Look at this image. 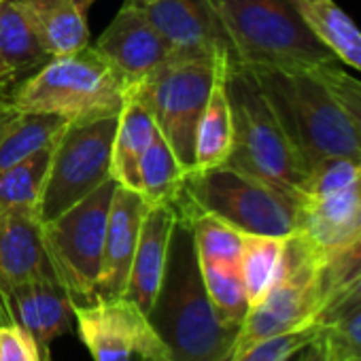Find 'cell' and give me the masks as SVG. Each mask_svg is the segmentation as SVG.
Returning a JSON list of instances; mask_svg holds the SVG:
<instances>
[{"instance_id": "f546056e", "label": "cell", "mask_w": 361, "mask_h": 361, "mask_svg": "<svg viewBox=\"0 0 361 361\" xmlns=\"http://www.w3.org/2000/svg\"><path fill=\"white\" fill-rule=\"evenodd\" d=\"M312 73L329 90V94L338 102L340 111L344 113L346 121L350 123L355 136L361 142V81L357 77L348 75L340 62L323 64Z\"/></svg>"}, {"instance_id": "83f0119b", "label": "cell", "mask_w": 361, "mask_h": 361, "mask_svg": "<svg viewBox=\"0 0 361 361\" xmlns=\"http://www.w3.org/2000/svg\"><path fill=\"white\" fill-rule=\"evenodd\" d=\"M54 145L28 157L26 161H20L7 168L5 172H0V209H16V207L39 209L45 180L49 174Z\"/></svg>"}, {"instance_id": "ab89813d", "label": "cell", "mask_w": 361, "mask_h": 361, "mask_svg": "<svg viewBox=\"0 0 361 361\" xmlns=\"http://www.w3.org/2000/svg\"><path fill=\"white\" fill-rule=\"evenodd\" d=\"M323 361H361V355H329V353L323 350Z\"/></svg>"}, {"instance_id": "9c48e42d", "label": "cell", "mask_w": 361, "mask_h": 361, "mask_svg": "<svg viewBox=\"0 0 361 361\" xmlns=\"http://www.w3.org/2000/svg\"><path fill=\"white\" fill-rule=\"evenodd\" d=\"M323 264L325 257L317 253L302 236H287L283 274L266 298L249 308V314L238 331L236 353H243L266 338L281 336L317 321L323 306Z\"/></svg>"}, {"instance_id": "8d00e7d4", "label": "cell", "mask_w": 361, "mask_h": 361, "mask_svg": "<svg viewBox=\"0 0 361 361\" xmlns=\"http://www.w3.org/2000/svg\"><path fill=\"white\" fill-rule=\"evenodd\" d=\"M20 113L13 109V104L9 102V98H0V142L7 136V132L11 130V126L18 121Z\"/></svg>"}, {"instance_id": "60d3db41", "label": "cell", "mask_w": 361, "mask_h": 361, "mask_svg": "<svg viewBox=\"0 0 361 361\" xmlns=\"http://www.w3.org/2000/svg\"><path fill=\"white\" fill-rule=\"evenodd\" d=\"M41 361H54L49 346H41Z\"/></svg>"}, {"instance_id": "7c38bea8", "label": "cell", "mask_w": 361, "mask_h": 361, "mask_svg": "<svg viewBox=\"0 0 361 361\" xmlns=\"http://www.w3.org/2000/svg\"><path fill=\"white\" fill-rule=\"evenodd\" d=\"M149 20L176 58H232V47L213 0H159L145 5Z\"/></svg>"}, {"instance_id": "3957f363", "label": "cell", "mask_w": 361, "mask_h": 361, "mask_svg": "<svg viewBox=\"0 0 361 361\" xmlns=\"http://www.w3.org/2000/svg\"><path fill=\"white\" fill-rule=\"evenodd\" d=\"M130 94L126 77L94 47L56 56L9 96L18 113L56 115L68 123L117 117Z\"/></svg>"}, {"instance_id": "7bdbcfd3", "label": "cell", "mask_w": 361, "mask_h": 361, "mask_svg": "<svg viewBox=\"0 0 361 361\" xmlns=\"http://www.w3.org/2000/svg\"><path fill=\"white\" fill-rule=\"evenodd\" d=\"M357 192H359V202H361V164H359V174H357Z\"/></svg>"}, {"instance_id": "4316f807", "label": "cell", "mask_w": 361, "mask_h": 361, "mask_svg": "<svg viewBox=\"0 0 361 361\" xmlns=\"http://www.w3.org/2000/svg\"><path fill=\"white\" fill-rule=\"evenodd\" d=\"M200 272L215 314L226 325L240 327L251 306L238 264L200 262Z\"/></svg>"}, {"instance_id": "e0dca14e", "label": "cell", "mask_w": 361, "mask_h": 361, "mask_svg": "<svg viewBox=\"0 0 361 361\" xmlns=\"http://www.w3.org/2000/svg\"><path fill=\"white\" fill-rule=\"evenodd\" d=\"M176 219L178 215L172 202L149 207L142 219L138 245L132 257L126 291L121 298L134 302L145 314L149 312L157 295V289L161 285L168 249H170V236H172Z\"/></svg>"}, {"instance_id": "f6af8a7d", "label": "cell", "mask_w": 361, "mask_h": 361, "mask_svg": "<svg viewBox=\"0 0 361 361\" xmlns=\"http://www.w3.org/2000/svg\"><path fill=\"white\" fill-rule=\"evenodd\" d=\"M138 3H142V5H153V3H159V0H138Z\"/></svg>"}, {"instance_id": "8fae6325", "label": "cell", "mask_w": 361, "mask_h": 361, "mask_svg": "<svg viewBox=\"0 0 361 361\" xmlns=\"http://www.w3.org/2000/svg\"><path fill=\"white\" fill-rule=\"evenodd\" d=\"M75 323L94 361H170L147 314L126 298L75 304Z\"/></svg>"}, {"instance_id": "2e32d148", "label": "cell", "mask_w": 361, "mask_h": 361, "mask_svg": "<svg viewBox=\"0 0 361 361\" xmlns=\"http://www.w3.org/2000/svg\"><path fill=\"white\" fill-rule=\"evenodd\" d=\"M293 234L302 236L325 259L361 236V202L357 185L321 198H302Z\"/></svg>"}, {"instance_id": "f1b7e54d", "label": "cell", "mask_w": 361, "mask_h": 361, "mask_svg": "<svg viewBox=\"0 0 361 361\" xmlns=\"http://www.w3.org/2000/svg\"><path fill=\"white\" fill-rule=\"evenodd\" d=\"M185 221H190V226H192L200 262L240 264L243 243H245L243 232H238L230 224H226L213 215H207V213L192 215Z\"/></svg>"}, {"instance_id": "836d02e7", "label": "cell", "mask_w": 361, "mask_h": 361, "mask_svg": "<svg viewBox=\"0 0 361 361\" xmlns=\"http://www.w3.org/2000/svg\"><path fill=\"white\" fill-rule=\"evenodd\" d=\"M319 342L329 355H361V310L321 325Z\"/></svg>"}, {"instance_id": "d6a6232c", "label": "cell", "mask_w": 361, "mask_h": 361, "mask_svg": "<svg viewBox=\"0 0 361 361\" xmlns=\"http://www.w3.org/2000/svg\"><path fill=\"white\" fill-rule=\"evenodd\" d=\"M319 331H321V325L317 321H312V323L291 329L287 334L266 338V340L249 346L243 353H236L234 361H287L298 350L308 346L319 336Z\"/></svg>"}, {"instance_id": "4fadbf2b", "label": "cell", "mask_w": 361, "mask_h": 361, "mask_svg": "<svg viewBox=\"0 0 361 361\" xmlns=\"http://www.w3.org/2000/svg\"><path fill=\"white\" fill-rule=\"evenodd\" d=\"M130 85L138 83L164 62L172 51L138 0H126L94 45Z\"/></svg>"}, {"instance_id": "74e56055", "label": "cell", "mask_w": 361, "mask_h": 361, "mask_svg": "<svg viewBox=\"0 0 361 361\" xmlns=\"http://www.w3.org/2000/svg\"><path fill=\"white\" fill-rule=\"evenodd\" d=\"M304 361H323V348L319 338H314L306 348H304Z\"/></svg>"}, {"instance_id": "5bb4252c", "label": "cell", "mask_w": 361, "mask_h": 361, "mask_svg": "<svg viewBox=\"0 0 361 361\" xmlns=\"http://www.w3.org/2000/svg\"><path fill=\"white\" fill-rule=\"evenodd\" d=\"M37 279H58L45 249L39 209H0V295L7 298L11 289Z\"/></svg>"}, {"instance_id": "e575fe53", "label": "cell", "mask_w": 361, "mask_h": 361, "mask_svg": "<svg viewBox=\"0 0 361 361\" xmlns=\"http://www.w3.org/2000/svg\"><path fill=\"white\" fill-rule=\"evenodd\" d=\"M0 361H41V346L18 323L0 327Z\"/></svg>"}, {"instance_id": "4dcf8cb0", "label": "cell", "mask_w": 361, "mask_h": 361, "mask_svg": "<svg viewBox=\"0 0 361 361\" xmlns=\"http://www.w3.org/2000/svg\"><path fill=\"white\" fill-rule=\"evenodd\" d=\"M357 279H361V236H357L346 247L334 251L325 259L323 270H321L323 306L331 298H336L338 293H342L346 287H350Z\"/></svg>"}, {"instance_id": "ffe728a7", "label": "cell", "mask_w": 361, "mask_h": 361, "mask_svg": "<svg viewBox=\"0 0 361 361\" xmlns=\"http://www.w3.org/2000/svg\"><path fill=\"white\" fill-rule=\"evenodd\" d=\"M47 60V51L32 32L18 0L0 3V92L13 85L30 71H39Z\"/></svg>"}, {"instance_id": "d6986e66", "label": "cell", "mask_w": 361, "mask_h": 361, "mask_svg": "<svg viewBox=\"0 0 361 361\" xmlns=\"http://www.w3.org/2000/svg\"><path fill=\"white\" fill-rule=\"evenodd\" d=\"M94 0H18L32 32L49 58L90 45L87 9Z\"/></svg>"}, {"instance_id": "9a60e30c", "label": "cell", "mask_w": 361, "mask_h": 361, "mask_svg": "<svg viewBox=\"0 0 361 361\" xmlns=\"http://www.w3.org/2000/svg\"><path fill=\"white\" fill-rule=\"evenodd\" d=\"M147 211L149 202L138 192L117 183L106 221L102 270L96 300H119L123 295Z\"/></svg>"}, {"instance_id": "ba28073f", "label": "cell", "mask_w": 361, "mask_h": 361, "mask_svg": "<svg viewBox=\"0 0 361 361\" xmlns=\"http://www.w3.org/2000/svg\"><path fill=\"white\" fill-rule=\"evenodd\" d=\"M115 188L117 180L109 178L87 198L43 221L47 255L73 304H90L98 298L106 221Z\"/></svg>"}, {"instance_id": "cb8c5ba5", "label": "cell", "mask_w": 361, "mask_h": 361, "mask_svg": "<svg viewBox=\"0 0 361 361\" xmlns=\"http://www.w3.org/2000/svg\"><path fill=\"white\" fill-rule=\"evenodd\" d=\"M188 172L190 170L157 132L138 164V194L149 207L174 202Z\"/></svg>"}, {"instance_id": "1f68e13d", "label": "cell", "mask_w": 361, "mask_h": 361, "mask_svg": "<svg viewBox=\"0 0 361 361\" xmlns=\"http://www.w3.org/2000/svg\"><path fill=\"white\" fill-rule=\"evenodd\" d=\"M359 164L361 161L350 157H331L321 161L314 170L308 172L306 183L302 188V198H321L357 185Z\"/></svg>"}, {"instance_id": "7a4b0ae2", "label": "cell", "mask_w": 361, "mask_h": 361, "mask_svg": "<svg viewBox=\"0 0 361 361\" xmlns=\"http://www.w3.org/2000/svg\"><path fill=\"white\" fill-rule=\"evenodd\" d=\"M226 28L230 62L249 71L312 73L338 62L314 37L295 0H213Z\"/></svg>"}, {"instance_id": "d4e9b609", "label": "cell", "mask_w": 361, "mask_h": 361, "mask_svg": "<svg viewBox=\"0 0 361 361\" xmlns=\"http://www.w3.org/2000/svg\"><path fill=\"white\" fill-rule=\"evenodd\" d=\"M285 243L287 238L279 236L245 234L238 268L251 308L259 304L281 279L285 268Z\"/></svg>"}, {"instance_id": "277c9868", "label": "cell", "mask_w": 361, "mask_h": 361, "mask_svg": "<svg viewBox=\"0 0 361 361\" xmlns=\"http://www.w3.org/2000/svg\"><path fill=\"white\" fill-rule=\"evenodd\" d=\"M249 73L272 104L306 176L321 161L331 157L361 161L359 138L329 90L314 73Z\"/></svg>"}, {"instance_id": "6da1fadb", "label": "cell", "mask_w": 361, "mask_h": 361, "mask_svg": "<svg viewBox=\"0 0 361 361\" xmlns=\"http://www.w3.org/2000/svg\"><path fill=\"white\" fill-rule=\"evenodd\" d=\"M147 319L170 361H219L236 348L240 327L226 325L204 289L190 221L176 219L166 270Z\"/></svg>"}, {"instance_id": "ac0fdd59", "label": "cell", "mask_w": 361, "mask_h": 361, "mask_svg": "<svg viewBox=\"0 0 361 361\" xmlns=\"http://www.w3.org/2000/svg\"><path fill=\"white\" fill-rule=\"evenodd\" d=\"M13 323L22 325L39 346H49L75 325V304L58 279L28 281L7 293Z\"/></svg>"}, {"instance_id": "44dd1931", "label": "cell", "mask_w": 361, "mask_h": 361, "mask_svg": "<svg viewBox=\"0 0 361 361\" xmlns=\"http://www.w3.org/2000/svg\"><path fill=\"white\" fill-rule=\"evenodd\" d=\"M228 60H224V64L219 66L209 102L196 128L192 170H207V168L226 164L234 147V119H232V109H230V100L226 92Z\"/></svg>"}, {"instance_id": "ee69618b", "label": "cell", "mask_w": 361, "mask_h": 361, "mask_svg": "<svg viewBox=\"0 0 361 361\" xmlns=\"http://www.w3.org/2000/svg\"><path fill=\"white\" fill-rule=\"evenodd\" d=\"M234 359H236V348H234V350H232L230 355H226L224 359H219V361H234Z\"/></svg>"}, {"instance_id": "8992f818", "label": "cell", "mask_w": 361, "mask_h": 361, "mask_svg": "<svg viewBox=\"0 0 361 361\" xmlns=\"http://www.w3.org/2000/svg\"><path fill=\"white\" fill-rule=\"evenodd\" d=\"M226 92L234 119V147L226 164L266 180L300 204L306 172L255 77L228 60Z\"/></svg>"}, {"instance_id": "52a82bcc", "label": "cell", "mask_w": 361, "mask_h": 361, "mask_svg": "<svg viewBox=\"0 0 361 361\" xmlns=\"http://www.w3.org/2000/svg\"><path fill=\"white\" fill-rule=\"evenodd\" d=\"M224 60L228 56L217 60L172 56L151 75L130 85V96L149 111L157 132L188 170L194 168L196 128Z\"/></svg>"}, {"instance_id": "d590c367", "label": "cell", "mask_w": 361, "mask_h": 361, "mask_svg": "<svg viewBox=\"0 0 361 361\" xmlns=\"http://www.w3.org/2000/svg\"><path fill=\"white\" fill-rule=\"evenodd\" d=\"M355 310H361V279H357L350 287H346L342 293L331 298L317 314V323L325 325V323H329L338 317H344L348 312H355Z\"/></svg>"}, {"instance_id": "f35d334b", "label": "cell", "mask_w": 361, "mask_h": 361, "mask_svg": "<svg viewBox=\"0 0 361 361\" xmlns=\"http://www.w3.org/2000/svg\"><path fill=\"white\" fill-rule=\"evenodd\" d=\"M7 323H13V317H11V312H9V306H7L5 298L0 295V327L7 325Z\"/></svg>"}, {"instance_id": "603a6c76", "label": "cell", "mask_w": 361, "mask_h": 361, "mask_svg": "<svg viewBox=\"0 0 361 361\" xmlns=\"http://www.w3.org/2000/svg\"><path fill=\"white\" fill-rule=\"evenodd\" d=\"M314 37L338 62L361 73V30L334 0H295Z\"/></svg>"}, {"instance_id": "b9f144b4", "label": "cell", "mask_w": 361, "mask_h": 361, "mask_svg": "<svg viewBox=\"0 0 361 361\" xmlns=\"http://www.w3.org/2000/svg\"><path fill=\"white\" fill-rule=\"evenodd\" d=\"M304 348H306V346H304ZM304 348H302V350H298V353H295L293 357H289L287 361H304Z\"/></svg>"}, {"instance_id": "30bf717a", "label": "cell", "mask_w": 361, "mask_h": 361, "mask_svg": "<svg viewBox=\"0 0 361 361\" xmlns=\"http://www.w3.org/2000/svg\"><path fill=\"white\" fill-rule=\"evenodd\" d=\"M117 117L66 123L51 153L49 174L39 204L41 221H49L87 198L111 174Z\"/></svg>"}, {"instance_id": "7402d4cb", "label": "cell", "mask_w": 361, "mask_h": 361, "mask_svg": "<svg viewBox=\"0 0 361 361\" xmlns=\"http://www.w3.org/2000/svg\"><path fill=\"white\" fill-rule=\"evenodd\" d=\"M155 134L157 126L149 111L128 94L126 104L117 115L111 155V174L119 185L138 192V164Z\"/></svg>"}, {"instance_id": "bcb514c9", "label": "cell", "mask_w": 361, "mask_h": 361, "mask_svg": "<svg viewBox=\"0 0 361 361\" xmlns=\"http://www.w3.org/2000/svg\"><path fill=\"white\" fill-rule=\"evenodd\" d=\"M0 3H3V0H0Z\"/></svg>"}, {"instance_id": "484cf974", "label": "cell", "mask_w": 361, "mask_h": 361, "mask_svg": "<svg viewBox=\"0 0 361 361\" xmlns=\"http://www.w3.org/2000/svg\"><path fill=\"white\" fill-rule=\"evenodd\" d=\"M66 123L68 121L56 115L20 113L18 121L0 142V172L20 161H26L28 157L54 145Z\"/></svg>"}, {"instance_id": "5b68a950", "label": "cell", "mask_w": 361, "mask_h": 361, "mask_svg": "<svg viewBox=\"0 0 361 361\" xmlns=\"http://www.w3.org/2000/svg\"><path fill=\"white\" fill-rule=\"evenodd\" d=\"M176 215H213L243 234L287 238L298 228V200L228 164L190 170L172 202Z\"/></svg>"}]
</instances>
